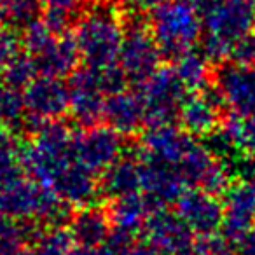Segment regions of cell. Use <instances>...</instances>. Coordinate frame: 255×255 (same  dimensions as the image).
Wrapping results in <instances>:
<instances>
[{"label":"cell","instance_id":"obj_1","mask_svg":"<svg viewBox=\"0 0 255 255\" xmlns=\"http://www.w3.org/2000/svg\"><path fill=\"white\" fill-rule=\"evenodd\" d=\"M72 33L84 65L103 68L119 61L124 21L116 5L98 0L75 21Z\"/></svg>","mask_w":255,"mask_h":255},{"label":"cell","instance_id":"obj_2","mask_svg":"<svg viewBox=\"0 0 255 255\" xmlns=\"http://www.w3.org/2000/svg\"><path fill=\"white\" fill-rule=\"evenodd\" d=\"M149 26L163 56L177 60L203 37V21L192 0H166L149 12Z\"/></svg>","mask_w":255,"mask_h":255},{"label":"cell","instance_id":"obj_3","mask_svg":"<svg viewBox=\"0 0 255 255\" xmlns=\"http://www.w3.org/2000/svg\"><path fill=\"white\" fill-rule=\"evenodd\" d=\"M161 53L152 32L149 19L142 18V12L128 16L124 19V40L119 53V67L124 70L129 84H143L150 75L159 70Z\"/></svg>","mask_w":255,"mask_h":255},{"label":"cell","instance_id":"obj_4","mask_svg":"<svg viewBox=\"0 0 255 255\" xmlns=\"http://www.w3.org/2000/svg\"><path fill=\"white\" fill-rule=\"evenodd\" d=\"M203 21V33L234 44L255 26L254 0H192Z\"/></svg>","mask_w":255,"mask_h":255},{"label":"cell","instance_id":"obj_5","mask_svg":"<svg viewBox=\"0 0 255 255\" xmlns=\"http://www.w3.org/2000/svg\"><path fill=\"white\" fill-rule=\"evenodd\" d=\"M25 129L35 133L49 121H61L70 109V88L61 79L39 75L25 89Z\"/></svg>","mask_w":255,"mask_h":255},{"label":"cell","instance_id":"obj_6","mask_svg":"<svg viewBox=\"0 0 255 255\" xmlns=\"http://www.w3.org/2000/svg\"><path fill=\"white\" fill-rule=\"evenodd\" d=\"M136 89L142 95L145 105L147 126L177 123L178 110L189 93L175 74L173 67L159 68L143 84L136 86Z\"/></svg>","mask_w":255,"mask_h":255},{"label":"cell","instance_id":"obj_7","mask_svg":"<svg viewBox=\"0 0 255 255\" xmlns=\"http://www.w3.org/2000/svg\"><path fill=\"white\" fill-rule=\"evenodd\" d=\"M213 79V86L233 116H255V65H243L236 61L220 63Z\"/></svg>","mask_w":255,"mask_h":255},{"label":"cell","instance_id":"obj_8","mask_svg":"<svg viewBox=\"0 0 255 255\" xmlns=\"http://www.w3.org/2000/svg\"><path fill=\"white\" fill-rule=\"evenodd\" d=\"M70 116L81 128L96 126L103 121L107 95L100 86L98 68L84 65L70 75Z\"/></svg>","mask_w":255,"mask_h":255},{"label":"cell","instance_id":"obj_9","mask_svg":"<svg viewBox=\"0 0 255 255\" xmlns=\"http://www.w3.org/2000/svg\"><path fill=\"white\" fill-rule=\"evenodd\" d=\"M224 100L215 86L187 93L178 110L177 124L194 138L210 136L220 126Z\"/></svg>","mask_w":255,"mask_h":255},{"label":"cell","instance_id":"obj_10","mask_svg":"<svg viewBox=\"0 0 255 255\" xmlns=\"http://www.w3.org/2000/svg\"><path fill=\"white\" fill-rule=\"evenodd\" d=\"M123 142V135L105 123L81 128L74 136L75 156L86 168H103L119 157Z\"/></svg>","mask_w":255,"mask_h":255},{"label":"cell","instance_id":"obj_11","mask_svg":"<svg viewBox=\"0 0 255 255\" xmlns=\"http://www.w3.org/2000/svg\"><path fill=\"white\" fill-rule=\"evenodd\" d=\"M142 145L149 156L161 163H180L196 138L184 131L177 123L149 124L142 133Z\"/></svg>","mask_w":255,"mask_h":255},{"label":"cell","instance_id":"obj_12","mask_svg":"<svg viewBox=\"0 0 255 255\" xmlns=\"http://www.w3.org/2000/svg\"><path fill=\"white\" fill-rule=\"evenodd\" d=\"M103 123L123 136L138 133L147 126L145 105L138 89H123L107 96Z\"/></svg>","mask_w":255,"mask_h":255},{"label":"cell","instance_id":"obj_13","mask_svg":"<svg viewBox=\"0 0 255 255\" xmlns=\"http://www.w3.org/2000/svg\"><path fill=\"white\" fill-rule=\"evenodd\" d=\"M35 58V63L39 67L40 75L49 77H70L79 67L81 53H79L77 42L74 39V33H63L54 35L39 53L32 54Z\"/></svg>","mask_w":255,"mask_h":255},{"label":"cell","instance_id":"obj_14","mask_svg":"<svg viewBox=\"0 0 255 255\" xmlns=\"http://www.w3.org/2000/svg\"><path fill=\"white\" fill-rule=\"evenodd\" d=\"M44 4L40 0H0L2 26L23 33L44 16Z\"/></svg>","mask_w":255,"mask_h":255},{"label":"cell","instance_id":"obj_15","mask_svg":"<svg viewBox=\"0 0 255 255\" xmlns=\"http://www.w3.org/2000/svg\"><path fill=\"white\" fill-rule=\"evenodd\" d=\"M206 56L201 51H187L173 60V70L189 93L201 91L210 86V70Z\"/></svg>","mask_w":255,"mask_h":255},{"label":"cell","instance_id":"obj_16","mask_svg":"<svg viewBox=\"0 0 255 255\" xmlns=\"http://www.w3.org/2000/svg\"><path fill=\"white\" fill-rule=\"evenodd\" d=\"M231 220L234 231L243 233L255 219V177L245 178L229 192Z\"/></svg>","mask_w":255,"mask_h":255},{"label":"cell","instance_id":"obj_17","mask_svg":"<svg viewBox=\"0 0 255 255\" xmlns=\"http://www.w3.org/2000/svg\"><path fill=\"white\" fill-rule=\"evenodd\" d=\"M39 67L35 63V58L28 51L21 49L2 72H0V82L11 86L16 89H25L35 77H39Z\"/></svg>","mask_w":255,"mask_h":255},{"label":"cell","instance_id":"obj_18","mask_svg":"<svg viewBox=\"0 0 255 255\" xmlns=\"http://www.w3.org/2000/svg\"><path fill=\"white\" fill-rule=\"evenodd\" d=\"M25 117L23 91L0 82V126L14 131V128H25Z\"/></svg>","mask_w":255,"mask_h":255},{"label":"cell","instance_id":"obj_19","mask_svg":"<svg viewBox=\"0 0 255 255\" xmlns=\"http://www.w3.org/2000/svg\"><path fill=\"white\" fill-rule=\"evenodd\" d=\"M220 129L234 149L248 152L252 157H255V116H231Z\"/></svg>","mask_w":255,"mask_h":255},{"label":"cell","instance_id":"obj_20","mask_svg":"<svg viewBox=\"0 0 255 255\" xmlns=\"http://www.w3.org/2000/svg\"><path fill=\"white\" fill-rule=\"evenodd\" d=\"M23 49V40L18 32L2 26L0 28V72Z\"/></svg>","mask_w":255,"mask_h":255},{"label":"cell","instance_id":"obj_21","mask_svg":"<svg viewBox=\"0 0 255 255\" xmlns=\"http://www.w3.org/2000/svg\"><path fill=\"white\" fill-rule=\"evenodd\" d=\"M18 136L12 129L0 126V170H9L19 152Z\"/></svg>","mask_w":255,"mask_h":255},{"label":"cell","instance_id":"obj_22","mask_svg":"<svg viewBox=\"0 0 255 255\" xmlns=\"http://www.w3.org/2000/svg\"><path fill=\"white\" fill-rule=\"evenodd\" d=\"M42 21L56 35L70 33V30H74L75 25L72 21V11H67V9H46L42 16Z\"/></svg>","mask_w":255,"mask_h":255},{"label":"cell","instance_id":"obj_23","mask_svg":"<svg viewBox=\"0 0 255 255\" xmlns=\"http://www.w3.org/2000/svg\"><path fill=\"white\" fill-rule=\"evenodd\" d=\"M229 60L236 61V63H243V65H255V33L254 32L240 37V39L233 44Z\"/></svg>","mask_w":255,"mask_h":255},{"label":"cell","instance_id":"obj_24","mask_svg":"<svg viewBox=\"0 0 255 255\" xmlns=\"http://www.w3.org/2000/svg\"><path fill=\"white\" fill-rule=\"evenodd\" d=\"M46 9H67L74 12L79 7L81 0H40Z\"/></svg>","mask_w":255,"mask_h":255},{"label":"cell","instance_id":"obj_25","mask_svg":"<svg viewBox=\"0 0 255 255\" xmlns=\"http://www.w3.org/2000/svg\"><path fill=\"white\" fill-rule=\"evenodd\" d=\"M166 0H133V5L138 9L140 12H152L156 7H159Z\"/></svg>","mask_w":255,"mask_h":255},{"label":"cell","instance_id":"obj_26","mask_svg":"<svg viewBox=\"0 0 255 255\" xmlns=\"http://www.w3.org/2000/svg\"><path fill=\"white\" fill-rule=\"evenodd\" d=\"M243 255H255V229L247 234L243 241V248H241Z\"/></svg>","mask_w":255,"mask_h":255},{"label":"cell","instance_id":"obj_27","mask_svg":"<svg viewBox=\"0 0 255 255\" xmlns=\"http://www.w3.org/2000/svg\"><path fill=\"white\" fill-rule=\"evenodd\" d=\"M103 2H107V4H112V5H117V4H126V2H129V0H103Z\"/></svg>","mask_w":255,"mask_h":255},{"label":"cell","instance_id":"obj_28","mask_svg":"<svg viewBox=\"0 0 255 255\" xmlns=\"http://www.w3.org/2000/svg\"><path fill=\"white\" fill-rule=\"evenodd\" d=\"M0 28H2V18H0Z\"/></svg>","mask_w":255,"mask_h":255},{"label":"cell","instance_id":"obj_29","mask_svg":"<svg viewBox=\"0 0 255 255\" xmlns=\"http://www.w3.org/2000/svg\"><path fill=\"white\" fill-rule=\"evenodd\" d=\"M254 5H255V0H254Z\"/></svg>","mask_w":255,"mask_h":255},{"label":"cell","instance_id":"obj_30","mask_svg":"<svg viewBox=\"0 0 255 255\" xmlns=\"http://www.w3.org/2000/svg\"><path fill=\"white\" fill-rule=\"evenodd\" d=\"M254 159H255V157H254Z\"/></svg>","mask_w":255,"mask_h":255}]
</instances>
